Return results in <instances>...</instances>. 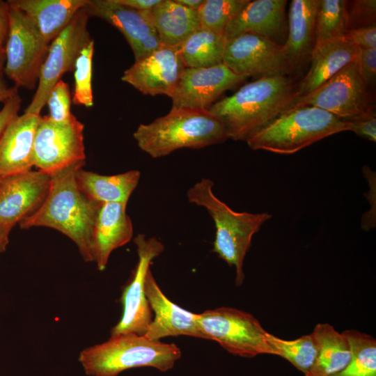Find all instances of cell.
Masks as SVG:
<instances>
[{
	"label": "cell",
	"instance_id": "cell-12",
	"mask_svg": "<svg viewBox=\"0 0 376 376\" xmlns=\"http://www.w3.org/2000/svg\"><path fill=\"white\" fill-rule=\"evenodd\" d=\"M138 262L132 276L124 287L120 297L123 313L111 329V336L121 334L144 335L152 320V311L145 292V281L150 264L164 251V244L156 237L139 234L134 239Z\"/></svg>",
	"mask_w": 376,
	"mask_h": 376
},
{
	"label": "cell",
	"instance_id": "cell-28",
	"mask_svg": "<svg viewBox=\"0 0 376 376\" xmlns=\"http://www.w3.org/2000/svg\"><path fill=\"white\" fill-rule=\"evenodd\" d=\"M224 34L199 28L179 48L186 68H209L223 63Z\"/></svg>",
	"mask_w": 376,
	"mask_h": 376
},
{
	"label": "cell",
	"instance_id": "cell-40",
	"mask_svg": "<svg viewBox=\"0 0 376 376\" xmlns=\"http://www.w3.org/2000/svg\"><path fill=\"white\" fill-rule=\"evenodd\" d=\"M116 2L139 10H149L161 0H115Z\"/></svg>",
	"mask_w": 376,
	"mask_h": 376
},
{
	"label": "cell",
	"instance_id": "cell-37",
	"mask_svg": "<svg viewBox=\"0 0 376 376\" xmlns=\"http://www.w3.org/2000/svg\"><path fill=\"white\" fill-rule=\"evenodd\" d=\"M344 38L359 49L376 47V25L349 29Z\"/></svg>",
	"mask_w": 376,
	"mask_h": 376
},
{
	"label": "cell",
	"instance_id": "cell-7",
	"mask_svg": "<svg viewBox=\"0 0 376 376\" xmlns=\"http://www.w3.org/2000/svg\"><path fill=\"white\" fill-rule=\"evenodd\" d=\"M303 106L316 107L351 121L375 115V88L361 77L354 61L309 94L295 99L291 108Z\"/></svg>",
	"mask_w": 376,
	"mask_h": 376
},
{
	"label": "cell",
	"instance_id": "cell-36",
	"mask_svg": "<svg viewBox=\"0 0 376 376\" xmlns=\"http://www.w3.org/2000/svg\"><path fill=\"white\" fill-rule=\"evenodd\" d=\"M355 63L361 77L368 85L375 88L376 84V47L359 49Z\"/></svg>",
	"mask_w": 376,
	"mask_h": 376
},
{
	"label": "cell",
	"instance_id": "cell-23",
	"mask_svg": "<svg viewBox=\"0 0 376 376\" xmlns=\"http://www.w3.org/2000/svg\"><path fill=\"white\" fill-rule=\"evenodd\" d=\"M359 49L345 38L316 43L308 70L297 83L296 99L309 94L345 65L355 61Z\"/></svg>",
	"mask_w": 376,
	"mask_h": 376
},
{
	"label": "cell",
	"instance_id": "cell-24",
	"mask_svg": "<svg viewBox=\"0 0 376 376\" xmlns=\"http://www.w3.org/2000/svg\"><path fill=\"white\" fill-rule=\"evenodd\" d=\"M12 8L24 13L48 42L71 22L88 0H9Z\"/></svg>",
	"mask_w": 376,
	"mask_h": 376
},
{
	"label": "cell",
	"instance_id": "cell-26",
	"mask_svg": "<svg viewBox=\"0 0 376 376\" xmlns=\"http://www.w3.org/2000/svg\"><path fill=\"white\" fill-rule=\"evenodd\" d=\"M140 177L141 173L137 170L105 175L81 168L77 171L76 181L83 195L93 203L99 205L109 203L127 204Z\"/></svg>",
	"mask_w": 376,
	"mask_h": 376
},
{
	"label": "cell",
	"instance_id": "cell-19",
	"mask_svg": "<svg viewBox=\"0 0 376 376\" xmlns=\"http://www.w3.org/2000/svg\"><path fill=\"white\" fill-rule=\"evenodd\" d=\"M286 0L250 1L225 28L226 39L253 33L282 45L287 36Z\"/></svg>",
	"mask_w": 376,
	"mask_h": 376
},
{
	"label": "cell",
	"instance_id": "cell-45",
	"mask_svg": "<svg viewBox=\"0 0 376 376\" xmlns=\"http://www.w3.org/2000/svg\"><path fill=\"white\" fill-rule=\"evenodd\" d=\"M10 6L8 1L0 0V15L8 17Z\"/></svg>",
	"mask_w": 376,
	"mask_h": 376
},
{
	"label": "cell",
	"instance_id": "cell-20",
	"mask_svg": "<svg viewBox=\"0 0 376 376\" xmlns=\"http://www.w3.org/2000/svg\"><path fill=\"white\" fill-rule=\"evenodd\" d=\"M41 116L17 115L0 137V177L32 170L35 136Z\"/></svg>",
	"mask_w": 376,
	"mask_h": 376
},
{
	"label": "cell",
	"instance_id": "cell-27",
	"mask_svg": "<svg viewBox=\"0 0 376 376\" xmlns=\"http://www.w3.org/2000/svg\"><path fill=\"white\" fill-rule=\"evenodd\" d=\"M312 334L318 347L315 364L305 376H331L343 370L352 358L347 337L328 323H318Z\"/></svg>",
	"mask_w": 376,
	"mask_h": 376
},
{
	"label": "cell",
	"instance_id": "cell-39",
	"mask_svg": "<svg viewBox=\"0 0 376 376\" xmlns=\"http://www.w3.org/2000/svg\"><path fill=\"white\" fill-rule=\"evenodd\" d=\"M21 104L22 99L18 91L3 102L0 110V137L9 123L18 115Z\"/></svg>",
	"mask_w": 376,
	"mask_h": 376
},
{
	"label": "cell",
	"instance_id": "cell-16",
	"mask_svg": "<svg viewBox=\"0 0 376 376\" xmlns=\"http://www.w3.org/2000/svg\"><path fill=\"white\" fill-rule=\"evenodd\" d=\"M185 65L179 48L162 45L125 70L121 80L144 95L171 98Z\"/></svg>",
	"mask_w": 376,
	"mask_h": 376
},
{
	"label": "cell",
	"instance_id": "cell-34",
	"mask_svg": "<svg viewBox=\"0 0 376 376\" xmlns=\"http://www.w3.org/2000/svg\"><path fill=\"white\" fill-rule=\"evenodd\" d=\"M46 104L49 110V118L58 123H65L72 117L70 111L71 95L67 83L59 80L50 91Z\"/></svg>",
	"mask_w": 376,
	"mask_h": 376
},
{
	"label": "cell",
	"instance_id": "cell-44",
	"mask_svg": "<svg viewBox=\"0 0 376 376\" xmlns=\"http://www.w3.org/2000/svg\"><path fill=\"white\" fill-rule=\"evenodd\" d=\"M175 1L186 8L198 11L204 0H175Z\"/></svg>",
	"mask_w": 376,
	"mask_h": 376
},
{
	"label": "cell",
	"instance_id": "cell-14",
	"mask_svg": "<svg viewBox=\"0 0 376 376\" xmlns=\"http://www.w3.org/2000/svg\"><path fill=\"white\" fill-rule=\"evenodd\" d=\"M246 79L224 63L209 68H185L171 97L172 108L209 110L225 91Z\"/></svg>",
	"mask_w": 376,
	"mask_h": 376
},
{
	"label": "cell",
	"instance_id": "cell-11",
	"mask_svg": "<svg viewBox=\"0 0 376 376\" xmlns=\"http://www.w3.org/2000/svg\"><path fill=\"white\" fill-rule=\"evenodd\" d=\"M84 124L73 117L58 123L41 116L33 146V166L49 175L69 166L84 162Z\"/></svg>",
	"mask_w": 376,
	"mask_h": 376
},
{
	"label": "cell",
	"instance_id": "cell-10",
	"mask_svg": "<svg viewBox=\"0 0 376 376\" xmlns=\"http://www.w3.org/2000/svg\"><path fill=\"white\" fill-rule=\"evenodd\" d=\"M88 19L84 8H81L51 42L40 70L36 91L25 113L40 115L50 91L62 75L74 71L80 52L93 40L88 30Z\"/></svg>",
	"mask_w": 376,
	"mask_h": 376
},
{
	"label": "cell",
	"instance_id": "cell-4",
	"mask_svg": "<svg viewBox=\"0 0 376 376\" xmlns=\"http://www.w3.org/2000/svg\"><path fill=\"white\" fill-rule=\"evenodd\" d=\"M213 185L211 180L201 179L188 189L187 199L205 208L211 216L216 228L212 251L235 267V284L239 286L244 279V260L252 237L272 214L235 212L214 195Z\"/></svg>",
	"mask_w": 376,
	"mask_h": 376
},
{
	"label": "cell",
	"instance_id": "cell-42",
	"mask_svg": "<svg viewBox=\"0 0 376 376\" xmlns=\"http://www.w3.org/2000/svg\"><path fill=\"white\" fill-rule=\"evenodd\" d=\"M9 32L8 17L0 15V46L5 47Z\"/></svg>",
	"mask_w": 376,
	"mask_h": 376
},
{
	"label": "cell",
	"instance_id": "cell-35",
	"mask_svg": "<svg viewBox=\"0 0 376 376\" xmlns=\"http://www.w3.org/2000/svg\"><path fill=\"white\" fill-rule=\"evenodd\" d=\"M347 15L348 30L375 26L376 1H347Z\"/></svg>",
	"mask_w": 376,
	"mask_h": 376
},
{
	"label": "cell",
	"instance_id": "cell-41",
	"mask_svg": "<svg viewBox=\"0 0 376 376\" xmlns=\"http://www.w3.org/2000/svg\"><path fill=\"white\" fill-rule=\"evenodd\" d=\"M17 91V87L16 86L12 88L8 86L2 72H0V102H4Z\"/></svg>",
	"mask_w": 376,
	"mask_h": 376
},
{
	"label": "cell",
	"instance_id": "cell-33",
	"mask_svg": "<svg viewBox=\"0 0 376 376\" xmlns=\"http://www.w3.org/2000/svg\"><path fill=\"white\" fill-rule=\"evenodd\" d=\"M94 41L92 40L79 53L74 68L75 86L72 102L77 105L91 107L93 105L92 89L93 56Z\"/></svg>",
	"mask_w": 376,
	"mask_h": 376
},
{
	"label": "cell",
	"instance_id": "cell-13",
	"mask_svg": "<svg viewBox=\"0 0 376 376\" xmlns=\"http://www.w3.org/2000/svg\"><path fill=\"white\" fill-rule=\"evenodd\" d=\"M223 63L246 78L290 74L282 45L253 33L226 39Z\"/></svg>",
	"mask_w": 376,
	"mask_h": 376
},
{
	"label": "cell",
	"instance_id": "cell-30",
	"mask_svg": "<svg viewBox=\"0 0 376 376\" xmlns=\"http://www.w3.org/2000/svg\"><path fill=\"white\" fill-rule=\"evenodd\" d=\"M267 339L274 350V355L286 359L304 375L307 374L315 364L318 347L312 333L288 340L267 332Z\"/></svg>",
	"mask_w": 376,
	"mask_h": 376
},
{
	"label": "cell",
	"instance_id": "cell-9",
	"mask_svg": "<svg viewBox=\"0 0 376 376\" xmlns=\"http://www.w3.org/2000/svg\"><path fill=\"white\" fill-rule=\"evenodd\" d=\"M8 19L3 72L16 87L32 90L38 83L49 43L22 11L10 6Z\"/></svg>",
	"mask_w": 376,
	"mask_h": 376
},
{
	"label": "cell",
	"instance_id": "cell-6",
	"mask_svg": "<svg viewBox=\"0 0 376 376\" xmlns=\"http://www.w3.org/2000/svg\"><path fill=\"white\" fill-rule=\"evenodd\" d=\"M348 131L347 121L316 107L289 109L245 141L253 150L290 155L324 138Z\"/></svg>",
	"mask_w": 376,
	"mask_h": 376
},
{
	"label": "cell",
	"instance_id": "cell-31",
	"mask_svg": "<svg viewBox=\"0 0 376 376\" xmlns=\"http://www.w3.org/2000/svg\"><path fill=\"white\" fill-rule=\"evenodd\" d=\"M346 0H319L315 17V44L344 38L348 30Z\"/></svg>",
	"mask_w": 376,
	"mask_h": 376
},
{
	"label": "cell",
	"instance_id": "cell-17",
	"mask_svg": "<svg viewBox=\"0 0 376 376\" xmlns=\"http://www.w3.org/2000/svg\"><path fill=\"white\" fill-rule=\"evenodd\" d=\"M50 175L41 171L0 177V224L13 228L33 213L45 200Z\"/></svg>",
	"mask_w": 376,
	"mask_h": 376
},
{
	"label": "cell",
	"instance_id": "cell-15",
	"mask_svg": "<svg viewBox=\"0 0 376 376\" xmlns=\"http://www.w3.org/2000/svg\"><path fill=\"white\" fill-rule=\"evenodd\" d=\"M84 9L89 18L99 17L123 35L132 49L135 61L162 45L146 10L130 8L115 0H88Z\"/></svg>",
	"mask_w": 376,
	"mask_h": 376
},
{
	"label": "cell",
	"instance_id": "cell-18",
	"mask_svg": "<svg viewBox=\"0 0 376 376\" xmlns=\"http://www.w3.org/2000/svg\"><path fill=\"white\" fill-rule=\"evenodd\" d=\"M146 296L154 318L144 336L150 340H160L168 336H187L203 338L196 313L185 310L172 302L157 285L150 269L145 281Z\"/></svg>",
	"mask_w": 376,
	"mask_h": 376
},
{
	"label": "cell",
	"instance_id": "cell-22",
	"mask_svg": "<svg viewBox=\"0 0 376 376\" xmlns=\"http://www.w3.org/2000/svg\"><path fill=\"white\" fill-rule=\"evenodd\" d=\"M319 0H292L288 13L287 38L282 45L290 73L310 61L315 45V25Z\"/></svg>",
	"mask_w": 376,
	"mask_h": 376
},
{
	"label": "cell",
	"instance_id": "cell-8",
	"mask_svg": "<svg viewBox=\"0 0 376 376\" xmlns=\"http://www.w3.org/2000/svg\"><path fill=\"white\" fill-rule=\"evenodd\" d=\"M197 321L203 339L216 341L232 354L248 358L274 354L267 332L251 313L223 306L198 314Z\"/></svg>",
	"mask_w": 376,
	"mask_h": 376
},
{
	"label": "cell",
	"instance_id": "cell-3",
	"mask_svg": "<svg viewBox=\"0 0 376 376\" xmlns=\"http://www.w3.org/2000/svg\"><path fill=\"white\" fill-rule=\"evenodd\" d=\"M133 136L139 148L152 158L228 139L224 124L209 110L172 107L165 116L139 125Z\"/></svg>",
	"mask_w": 376,
	"mask_h": 376
},
{
	"label": "cell",
	"instance_id": "cell-29",
	"mask_svg": "<svg viewBox=\"0 0 376 376\" xmlns=\"http://www.w3.org/2000/svg\"><path fill=\"white\" fill-rule=\"evenodd\" d=\"M352 351L348 365L331 376H376V340L370 335L354 329L343 331Z\"/></svg>",
	"mask_w": 376,
	"mask_h": 376
},
{
	"label": "cell",
	"instance_id": "cell-25",
	"mask_svg": "<svg viewBox=\"0 0 376 376\" xmlns=\"http://www.w3.org/2000/svg\"><path fill=\"white\" fill-rule=\"evenodd\" d=\"M146 12L162 45L166 47L180 48L201 28L198 11L186 8L175 0H161Z\"/></svg>",
	"mask_w": 376,
	"mask_h": 376
},
{
	"label": "cell",
	"instance_id": "cell-1",
	"mask_svg": "<svg viewBox=\"0 0 376 376\" xmlns=\"http://www.w3.org/2000/svg\"><path fill=\"white\" fill-rule=\"evenodd\" d=\"M84 164L79 162L52 173L45 200L19 224L24 229L42 226L61 232L73 241L86 262H93L92 235L100 205L89 201L78 188L76 173Z\"/></svg>",
	"mask_w": 376,
	"mask_h": 376
},
{
	"label": "cell",
	"instance_id": "cell-2",
	"mask_svg": "<svg viewBox=\"0 0 376 376\" xmlns=\"http://www.w3.org/2000/svg\"><path fill=\"white\" fill-rule=\"evenodd\" d=\"M296 93L297 83L289 75L261 77L216 102L209 111L222 122L228 139L246 141L290 109Z\"/></svg>",
	"mask_w": 376,
	"mask_h": 376
},
{
	"label": "cell",
	"instance_id": "cell-21",
	"mask_svg": "<svg viewBox=\"0 0 376 376\" xmlns=\"http://www.w3.org/2000/svg\"><path fill=\"white\" fill-rule=\"evenodd\" d=\"M127 204H101L92 235L93 261L100 271L105 269L111 252L127 244L133 236V226L126 212Z\"/></svg>",
	"mask_w": 376,
	"mask_h": 376
},
{
	"label": "cell",
	"instance_id": "cell-43",
	"mask_svg": "<svg viewBox=\"0 0 376 376\" xmlns=\"http://www.w3.org/2000/svg\"><path fill=\"white\" fill-rule=\"evenodd\" d=\"M11 228L0 224V253H3L9 242V234Z\"/></svg>",
	"mask_w": 376,
	"mask_h": 376
},
{
	"label": "cell",
	"instance_id": "cell-5",
	"mask_svg": "<svg viewBox=\"0 0 376 376\" xmlns=\"http://www.w3.org/2000/svg\"><path fill=\"white\" fill-rule=\"evenodd\" d=\"M180 357L181 350L174 343L129 333L111 336L107 341L81 350L78 361L88 376H118L140 367L166 372Z\"/></svg>",
	"mask_w": 376,
	"mask_h": 376
},
{
	"label": "cell",
	"instance_id": "cell-38",
	"mask_svg": "<svg viewBox=\"0 0 376 376\" xmlns=\"http://www.w3.org/2000/svg\"><path fill=\"white\" fill-rule=\"evenodd\" d=\"M348 131L366 140L376 141L375 115L347 121Z\"/></svg>",
	"mask_w": 376,
	"mask_h": 376
},
{
	"label": "cell",
	"instance_id": "cell-32",
	"mask_svg": "<svg viewBox=\"0 0 376 376\" xmlns=\"http://www.w3.org/2000/svg\"><path fill=\"white\" fill-rule=\"evenodd\" d=\"M250 0H204L198 10L201 28L224 34L228 24Z\"/></svg>",
	"mask_w": 376,
	"mask_h": 376
},
{
	"label": "cell",
	"instance_id": "cell-46",
	"mask_svg": "<svg viewBox=\"0 0 376 376\" xmlns=\"http://www.w3.org/2000/svg\"><path fill=\"white\" fill-rule=\"evenodd\" d=\"M6 62V51L5 47L0 46V72L3 70Z\"/></svg>",
	"mask_w": 376,
	"mask_h": 376
}]
</instances>
